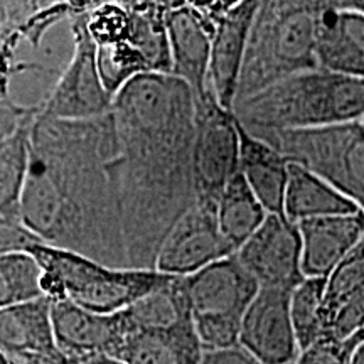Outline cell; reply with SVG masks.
Segmentation results:
<instances>
[{
  "mask_svg": "<svg viewBox=\"0 0 364 364\" xmlns=\"http://www.w3.org/2000/svg\"><path fill=\"white\" fill-rule=\"evenodd\" d=\"M118 203L132 270H156L172 226L198 203L193 172L196 98L184 81L149 73L113 98Z\"/></svg>",
  "mask_w": 364,
  "mask_h": 364,
  "instance_id": "cell-1",
  "label": "cell"
},
{
  "mask_svg": "<svg viewBox=\"0 0 364 364\" xmlns=\"http://www.w3.org/2000/svg\"><path fill=\"white\" fill-rule=\"evenodd\" d=\"M113 113L93 120H58L36 113L22 225L41 243L132 270L127 253L113 157Z\"/></svg>",
  "mask_w": 364,
  "mask_h": 364,
  "instance_id": "cell-2",
  "label": "cell"
},
{
  "mask_svg": "<svg viewBox=\"0 0 364 364\" xmlns=\"http://www.w3.org/2000/svg\"><path fill=\"white\" fill-rule=\"evenodd\" d=\"M233 113L260 140L289 130L356 122L364 115V80L322 68L297 73L241 100Z\"/></svg>",
  "mask_w": 364,
  "mask_h": 364,
  "instance_id": "cell-3",
  "label": "cell"
},
{
  "mask_svg": "<svg viewBox=\"0 0 364 364\" xmlns=\"http://www.w3.org/2000/svg\"><path fill=\"white\" fill-rule=\"evenodd\" d=\"M326 0H260L236 102L297 73L317 70L318 16Z\"/></svg>",
  "mask_w": 364,
  "mask_h": 364,
  "instance_id": "cell-4",
  "label": "cell"
},
{
  "mask_svg": "<svg viewBox=\"0 0 364 364\" xmlns=\"http://www.w3.org/2000/svg\"><path fill=\"white\" fill-rule=\"evenodd\" d=\"M43 267L41 289L53 302L70 300L86 311L115 314L172 279L157 270H125L44 243L27 247Z\"/></svg>",
  "mask_w": 364,
  "mask_h": 364,
  "instance_id": "cell-5",
  "label": "cell"
},
{
  "mask_svg": "<svg viewBox=\"0 0 364 364\" xmlns=\"http://www.w3.org/2000/svg\"><path fill=\"white\" fill-rule=\"evenodd\" d=\"M287 159L329 182L364 213V127L361 120L282 132L263 140Z\"/></svg>",
  "mask_w": 364,
  "mask_h": 364,
  "instance_id": "cell-6",
  "label": "cell"
},
{
  "mask_svg": "<svg viewBox=\"0 0 364 364\" xmlns=\"http://www.w3.org/2000/svg\"><path fill=\"white\" fill-rule=\"evenodd\" d=\"M193 172L198 201L216 206L240 172V127L235 113L218 102L213 88L196 98Z\"/></svg>",
  "mask_w": 364,
  "mask_h": 364,
  "instance_id": "cell-7",
  "label": "cell"
},
{
  "mask_svg": "<svg viewBox=\"0 0 364 364\" xmlns=\"http://www.w3.org/2000/svg\"><path fill=\"white\" fill-rule=\"evenodd\" d=\"M73 51L48 97L39 102V113L58 120H93L110 115L113 98L98 70L97 44L86 29V16L70 21Z\"/></svg>",
  "mask_w": 364,
  "mask_h": 364,
  "instance_id": "cell-8",
  "label": "cell"
},
{
  "mask_svg": "<svg viewBox=\"0 0 364 364\" xmlns=\"http://www.w3.org/2000/svg\"><path fill=\"white\" fill-rule=\"evenodd\" d=\"M260 287L294 290L306 279L302 272V238L297 223L270 215L235 253Z\"/></svg>",
  "mask_w": 364,
  "mask_h": 364,
  "instance_id": "cell-9",
  "label": "cell"
},
{
  "mask_svg": "<svg viewBox=\"0 0 364 364\" xmlns=\"http://www.w3.org/2000/svg\"><path fill=\"white\" fill-rule=\"evenodd\" d=\"M235 253L218 226L216 206L198 201L166 236L159 250L156 270L172 277H188Z\"/></svg>",
  "mask_w": 364,
  "mask_h": 364,
  "instance_id": "cell-10",
  "label": "cell"
},
{
  "mask_svg": "<svg viewBox=\"0 0 364 364\" xmlns=\"http://www.w3.org/2000/svg\"><path fill=\"white\" fill-rule=\"evenodd\" d=\"M292 290L260 287L241 318L240 346L262 364H294L300 348L290 314Z\"/></svg>",
  "mask_w": 364,
  "mask_h": 364,
  "instance_id": "cell-11",
  "label": "cell"
},
{
  "mask_svg": "<svg viewBox=\"0 0 364 364\" xmlns=\"http://www.w3.org/2000/svg\"><path fill=\"white\" fill-rule=\"evenodd\" d=\"M51 311L48 297L0 309V351L22 364H70L56 341Z\"/></svg>",
  "mask_w": 364,
  "mask_h": 364,
  "instance_id": "cell-12",
  "label": "cell"
},
{
  "mask_svg": "<svg viewBox=\"0 0 364 364\" xmlns=\"http://www.w3.org/2000/svg\"><path fill=\"white\" fill-rule=\"evenodd\" d=\"M193 316H226L243 318L260 285L241 265L236 255L221 258L184 277Z\"/></svg>",
  "mask_w": 364,
  "mask_h": 364,
  "instance_id": "cell-13",
  "label": "cell"
},
{
  "mask_svg": "<svg viewBox=\"0 0 364 364\" xmlns=\"http://www.w3.org/2000/svg\"><path fill=\"white\" fill-rule=\"evenodd\" d=\"M56 341L70 364L95 356H113L124 338L122 314L86 311L70 300L53 302Z\"/></svg>",
  "mask_w": 364,
  "mask_h": 364,
  "instance_id": "cell-14",
  "label": "cell"
},
{
  "mask_svg": "<svg viewBox=\"0 0 364 364\" xmlns=\"http://www.w3.org/2000/svg\"><path fill=\"white\" fill-rule=\"evenodd\" d=\"M260 0H245L218 22L211 41L209 85L218 102L233 112L241 68Z\"/></svg>",
  "mask_w": 364,
  "mask_h": 364,
  "instance_id": "cell-15",
  "label": "cell"
},
{
  "mask_svg": "<svg viewBox=\"0 0 364 364\" xmlns=\"http://www.w3.org/2000/svg\"><path fill=\"white\" fill-rule=\"evenodd\" d=\"M193 312L172 326L127 331L112 358L127 364H201Z\"/></svg>",
  "mask_w": 364,
  "mask_h": 364,
  "instance_id": "cell-16",
  "label": "cell"
},
{
  "mask_svg": "<svg viewBox=\"0 0 364 364\" xmlns=\"http://www.w3.org/2000/svg\"><path fill=\"white\" fill-rule=\"evenodd\" d=\"M172 76L184 81L193 90L194 98H201L211 90L209 65H211V41L215 29L193 11L188 4L167 14Z\"/></svg>",
  "mask_w": 364,
  "mask_h": 364,
  "instance_id": "cell-17",
  "label": "cell"
},
{
  "mask_svg": "<svg viewBox=\"0 0 364 364\" xmlns=\"http://www.w3.org/2000/svg\"><path fill=\"white\" fill-rule=\"evenodd\" d=\"M297 225L302 238L304 275L329 277L361 241L364 213L311 218Z\"/></svg>",
  "mask_w": 364,
  "mask_h": 364,
  "instance_id": "cell-18",
  "label": "cell"
},
{
  "mask_svg": "<svg viewBox=\"0 0 364 364\" xmlns=\"http://www.w3.org/2000/svg\"><path fill=\"white\" fill-rule=\"evenodd\" d=\"M364 327V258L351 252L327 277L322 339L353 341Z\"/></svg>",
  "mask_w": 364,
  "mask_h": 364,
  "instance_id": "cell-19",
  "label": "cell"
},
{
  "mask_svg": "<svg viewBox=\"0 0 364 364\" xmlns=\"http://www.w3.org/2000/svg\"><path fill=\"white\" fill-rule=\"evenodd\" d=\"M317 63L322 70L364 80V16L322 9L318 16Z\"/></svg>",
  "mask_w": 364,
  "mask_h": 364,
  "instance_id": "cell-20",
  "label": "cell"
},
{
  "mask_svg": "<svg viewBox=\"0 0 364 364\" xmlns=\"http://www.w3.org/2000/svg\"><path fill=\"white\" fill-rule=\"evenodd\" d=\"M240 127V172L270 215H284L289 162L273 145Z\"/></svg>",
  "mask_w": 364,
  "mask_h": 364,
  "instance_id": "cell-21",
  "label": "cell"
},
{
  "mask_svg": "<svg viewBox=\"0 0 364 364\" xmlns=\"http://www.w3.org/2000/svg\"><path fill=\"white\" fill-rule=\"evenodd\" d=\"M361 211L351 199L332 188L329 182L304 169L297 164H289L284 215L292 223L321 216L353 215Z\"/></svg>",
  "mask_w": 364,
  "mask_h": 364,
  "instance_id": "cell-22",
  "label": "cell"
},
{
  "mask_svg": "<svg viewBox=\"0 0 364 364\" xmlns=\"http://www.w3.org/2000/svg\"><path fill=\"white\" fill-rule=\"evenodd\" d=\"M268 216L248 182L238 172L228 182L216 204L220 231L235 252L243 247Z\"/></svg>",
  "mask_w": 364,
  "mask_h": 364,
  "instance_id": "cell-23",
  "label": "cell"
},
{
  "mask_svg": "<svg viewBox=\"0 0 364 364\" xmlns=\"http://www.w3.org/2000/svg\"><path fill=\"white\" fill-rule=\"evenodd\" d=\"M36 113L0 142V225H22L21 201L29 171V134Z\"/></svg>",
  "mask_w": 364,
  "mask_h": 364,
  "instance_id": "cell-24",
  "label": "cell"
},
{
  "mask_svg": "<svg viewBox=\"0 0 364 364\" xmlns=\"http://www.w3.org/2000/svg\"><path fill=\"white\" fill-rule=\"evenodd\" d=\"M59 4H65V0H0V59L14 76L31 68L17 61V49L22 44L21 31L36 16Z\"/></svg>",
  "mask_w": 364,
  "mask_h": 364,
  "instance_id": "cell-25",
  "label": "cell"
},
{
  "mask_svg": "<svg viewBox=\"0 0 364 364\" xmlns=\"http://www.w3.org/2000/svg\"><path fill=\"white\" fill-rule=\"evenodd\" d=\"M43 267L27 252L0 255V309L44 297Z\"/></svg>",
  "mask_w": 364,
  "mask_h": 364,
  "instance_id": "cell-26",
  "label": "cell"
},
{
  "mask_svg": "<svg viewBox=\"0 0 364 364\" xmlns=\"http://www.w3.org/2000/svg\"><path fill=\"white\" fill-rule=\"evenodd\" d=\"M327 277H306L290 295V314L300 351L322 339V299Z\"/></svg>",
  "mask_w": 364,
  "mask_h": 364,
  "instance_id": "cell-27",
  "label": "cell"
},
{
  "mask_svg": "<svg viewBox=\"0 0 364 364\" xmlns=\"http://www.w3.org/2000/svg\"><path fill=\"white\" fill-rule=\"evenodd\" d=\"M97 59L100 76L112 98H115L132 80L152 73L147 59L129 39L97 46Z\"/></svg>",
  "mask_w": 364,
  "mask_h": 364,
  "instance_id": "cell-28",
  "label": "cell"
},
{
  "mask_svg": "<svg viewBox=\"0 0 364 364\" xmlns=\"http://www.w3.org/2000/svg\"><path fill=\"white\" fill-rule=\"evenodd\" d=\"M130 26V12L113 0H105L86 16V29L97 46L129 39Z\"/></svg>",
  "mask_w": 364,
  "mask_h": 364,
  "instance_id": "cell-29",
  "label": "cell"
},
{
  "mask_svg": "<svg viewBox=\"0 0 364 364\" xmlns=\"http://www.w3.org/2000/svg\"><path fill=\"white\" fill-rule=\"evenodd\" d=\"M194 327L204 351H221L240 346L241 318L194 316Z\"/></svg>",
  "mask_w": 364,
  "mask_h": 364,
  "instance_id": "cell-30",
  "label": "cell"
},
{
  "mask_svg": "<svg viewBox=\"0 0 364 364\" xmlns=\"http://www.w3.org/2000/svg\"><path fill=\"white\" fill-rule=\"evenodd\" d=\"M356 344L353 341L321 339L300 351L294 364H349Z\"/></svg>",
  "mask_w": 364,
  "mask_h": 364,
  "instance_id": "cell-31",
  "label": "cell"
},
{
  "mask_svg": "<svg viewBox=\"0 0 364 364\" xmlns=\"http://www.w3.org/2000/svg\"><path fill=\"white\" fill-rule=\"evenodd\" d=\"M36 112L38 105H21L11 95L0 91V142L26 124Z\"/></svg>",
  "mask_w": 364,
  "mask_h": 364,
  "instance_id": "cell-32",
  "label": "cell"
},
{
  "mask_svg": "<svg viewBox=\"0 0 364 364\" xmlns=\"http://www.w3.org/2000/svg\"><path fill=\"white\" fill-rule=\"evenodd\" d=\"M113 2L120 4L127 11L159 12L166 16L186 6V0H113Z\"/></svg>",
  "mask_w": 364,
  "mask_h": 364,
  "instance_id": "cell-33",
  "label": "cell"
},
{
  "mask_svg": "<svg viewBox=\"0 0 364 364\" xmlns=\"http://www.w3.org/2000/svg\"><path fill=\"white\" fill-rule=\"evenodd\" d=\"M105 0H65V4L70 7L73 17L88 16V14L97 9Z\"/></svg>",
  "mask_w": 364,
  "mask_h": 364,
  "instance_id": "cell-34",
  "label": "cell"
},
{
  "mask_svg": "<svg viewBox=\"0 0 364 364\" xmlns=\"http://www.w3.org/2000/svg\"><path fill=\"white\" fill-rule=\"evenodd\" d=\"M332 9H338V11H354L364 16V0H332Z\"/></svg>",
  "mask_w": 364,
  "mask_h": 364,
  "instance_id": "cell-35",
  "label": "cell"
},
{
  "mask_svg": "<svg viewBox=\"0 0 364 364\" xmlns=\"http://www.w3.org/2000/svg\"><path fill=\"white\" fill-rule=\"evenodd\" d=\"M75 364H127L124 361H120V359L117 358H112V356H95V358H88V359H83V361H78Z\"/></svg>",
  "mask_w": 364,
  "mask_h": 364,
  "instance_id": "cell-36",
  "label": "cell"
},
{
  "mask_svg": "<svg viewBox=\"0 0 364 364\" xmlns=\"http://www.w3.org/2000/svg\"><path fill=\"white\" fill-rule=\"evenodd\" d=\"M349 364H364V341L359 343L356 348H354L353 356H351V363Z\"/></svg>",
  "mask_w": 364,
  "mask_h": 364,
  "instance_id": "cell-37",
  "label": "cell"
},
{
  "mask_svg": "<svg viewBox=\"0 0 364 364\" xmlns=\"http://www.w3.org/2000/svg\"><path fill=\"white\" fill-rule=\"evenodd\" d=\"M218 2H220V7L223 9V12L228 14L231 11V9L240 6V4L245 2V0H218Z\"/></svg>",
  "mask_w": 364,
  "mask_h": 364,
  "instance_id": "cell-38",
  "label": "cell"
},
{
  "mask_svg": "<svg viewBox=\"0 0 364 364\" xmlns=\"http://www.w3.org/2000/svg\"><path fill=\"white\" fill-rule=\"evenodd\" d=\"M363 341H364V327H363V329H361V332H359V334L356 336V338H354V339H353V343L358 346L359 343H363Z\"/></svg>",
  "mask_w": 364,
  "mask_h": 364,
  "instance_id": "cell-39",
  "label": "cell"
},
{
  "mask_svg": "<svg viewBox=\"0 0 364 364\" xmlns=\"http://www.w3.org/2000/svg\"><path fill=\"white\" fill-rule=\"evenodd\" d=\"M0 364H11V359H9L2 351H0Z\"/></svg>",
  "mask_w": 364,
  "mask_h": 364,
  "instance_id": "cell-40",
  "label": "cell"
},
{
  "mask_svg": "<svg viewBox=\"0 0 364 364\" xmlns=\"http://www.w3.org/2000/svg\"><path fill=\"white\" fill-rule=\"evenodd\" d=\"M252 364H262V363H260V361H257V359H255V361H253Z\"/></svg>",
  "mask_w": 364,
  "mask_h": 364,
  "instance_id": "cell-41",
  "label": "cell"
},
{
  "mask_svg": "<svg viewBox=\"0 0 364 364\" xmlns=\"http://www.w3.org/2000/svg\"><path fill=\"white\" fill-rule=\"evenodd\" d=\"M11 364H22V363H17V361H11Z\"/></svg>",
  "mask_w": 364,
  "mask_h": 364,
  "instance_id": "cell-42",
  "label": "cell"
},
{
  "mask_svg": "<svg viewBox=\"0 0 364 364\" xmlns=\"http://www.w3.org/2000/svg\"><path fill=\"white\" fill-rule=\"evenodd\" d=\"M361 124H363V127H364V115H363V118H361Z\"/></svg>",
  "mask_w": 364,
  "mask_h": 364,
  "instance_id": "cell-43",
  "label": "cell"
}]
</instances>
